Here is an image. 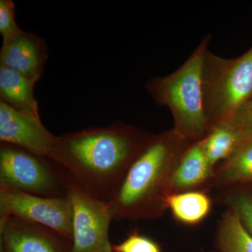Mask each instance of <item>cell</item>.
I'll list each match as a JSON object with an SVG mask.
<instances>
[{"label":"cell","mask_w":252,"mask_h":252,"mask_svg":"<svg viewBox=\"0 0 252 252\" xmlns=\"http://www.w3.org/2000/svg\"><path fill=\"white\" fill-rule=\"evenodd\" d=\"M152 135L116 122L58 137L47 159L87 193L109 202Z\"/></svg>","instance_id":"cell-1"},{"label":"cell","mask_w":252,"mask_h":252,"mask_svg":"<svg viewBox=\"0 0 252 252\" xmlns=\"http://www.w3.org/2000/svg\"><path fill=\"white\" fill-rule=\"evenodd\" d=\"M193 142L173 130L152 135L129 167L110 200L116 220H156L167 211L172 181L182 155Z\"/></svg>","instance_id":"cell-2"},{"label":"cell","mask_w":252,"mask_h":252,"mask_svg":"<svg viewBox=\"0 0 252 252\" xmlns=\"http://www.w3.org/2000/svg\"><path fill=\"white\" fill-rule=\"evenodd\" d=\"M251 137L230 122L212 126L207 135L201 140L204 152L212 168L232 155L244 142Z\"/></svg>","instance_id":"cell-13"},{"label":"cell","mask_w":252,"mask_h":252,"mask_svg":"<svg viewBox=\"0 0 252 252\" xmlns=\"http://www.w3.org/2000/svg\"><path fill=\"white\" fill-rule=\"evenodd\" d=\"M112 248L114 252H162L158 244L137 231L131 233L122 243L113 245Z\"/></svg>","instance_id":"cell-18"},{"label":"cell","mask_w":252,"mask_h":252,"mask_svg":"<svg viewBox=\"0 0 252 252\" xmlns=\"http://www.w3.org/2000/svg\"><path fill=\"white\" fill-rule=\"evenodd\" d=\"M36 83L14 69L0 66V101L16 110L39 117L34 95Z\"/></svg>","instance_id":"cell-12"},{"label":"cell","mask_w":252,"mask_h":252,"mask_svg":"<svg viewBox=\"0 0 252 252\" xmlns=\"http://www.w3.org/2000/svg\"><path fill=\"white\" fill-rule=\"evenodd\" d=\"M48 59L47 44L34 33L21 30L3 39L0 51V66L14 69L37 82Z\"/></svg>","instance_id":"cell-10"},{"label":"cell","mask_w":252,"mask_h":252,"mask_svg":"<svg viewBox=\"0 0 252 252\" xmlns=\"http://www.w3.org/2000/svg\"><path fill=\"white\" fill-rule=\"evenodd\" d=\"M67 195L74 211L69 252H114L109 241V226L114 220L109 202L94 198L69 179Z\"/></svg>","instance_id":"cell-6"},{"label":"cell","mask_w":252,"mask_h":252,"mask_svg":"<svg viewBox=\"0 0 252 252\" xmlns=\"http://www.w3.org/2000/svg\"><path fill=\"white\" fill-rule=\"evenodd\" d=\"M167 209L174 217L187 225H195L205 220L212 209V200L203 190L174 193L167 200Z\"/></svg>","instance_id":"cell-15"},{"label":"cell","mask_w":252,"mask_h":252,"mask_svg":"<svg viewBox=\"0 0 252 252\" xmlns=\"http://www.w3.org/2000/svg\"><path fill=\"white\" fill-rule=\"evenodd\" d=\"M216 240L220 252H252V235L229 209L219 221Z\"/></svg>","instance_id":"cell-16"},{"label":"cell","mask_w":252,"mask_h":252,"mask_svg":"<svg viewBox=\"0 0 252 252\" xmlns=\"http://www.w3.org/2000/svg\"><path fill=\"white\" fill-rule=\"evenodd\" d=\"M13 216L34 222L72 240L74 211L66 197H44L0 189V217Z\"/></svg>","instance_id":"cell-7"},{"label":"cell","mask_w":252,"mask_h":252,"mask_svg":"<svg viewBox=\"0 0 252 252\" xmlns=\"http://www.w3.org/2000/svg\"><path fill=\"white\" fill-rule=\"evenodd\" d=\"M215 170L207 160L201 140L192 142L176 168L172 194L198 190L213 181Z\"/></svg>","instance_id":"cell-11"},{"label":"cell","mask_w":252,"mask_h":252,"mask_svg":"<svg viewBox=\"0 0 252 252\" xmlns=\"http://www.w3.org/2000/svg\"><path fill=\"white\" fill-rule=\"evenodd\" d=\"M204 108L210 126L228 122L252 97V46L235 59L207 50L203 70Z\"/></svg>","instance_id":"cell-4"},{"label":"cell","mask_w":252,"mask_h":252,"mask_svg":"<svg viewBox=\"0 0 252 252\" xmlns=\"http://www.w3.org/2000/svg\"><path fill=\"white\" fill-rule=\"evenodd\" d=\"M58 137L43 125L40 117L16 110L0 101V140L47 158Z\"/></svg>","instance_id":"cell-8"},{"label":"cell","mask_w":252,"mask_h":252,"mask_svg":"<svg viewBox=\"0 0 252 252\" xmlns=\"http://www.w3.org/2000/svg\"><path fill=\"white\" fill-rule=\"evenodd\" d=\"M47 158L17 146L0 144V189L20 190L44 197H66L68 179Z\"/></svg>","instance_id":"cell-5"},{"label":"cell","mask_w":252,"mask_h":252,"mask_svg":"<svg viewBox=\"0 0 252 252\" xmlns=\"http://www.w3.org/2000/svg\"><path fill=\"white\" fill-rule=\"evenodd\" d=\"M228 209L236 214L245 229L252 235V190L241 185L230 187L223 195Z\"/></svg>","instance_id":"cell-17"},{"label":"cell","mask_w":252,"mask_h":252,"mask_svg":"<svg viewBox=\"0 0 252 252\" xmlns=\"http://www.w3.org/2000/svg\"><path fill=\"white\" fill-rule=\"evenodd\" d=\"M210 36L170 75L154 77L146 88L156 103L165 106L174 120L172 130L190 142L203 140L211 128L204 108L203 70Z\"/></svg>","instance_id":"cell-3"},{"label":"cell","mask_w":252,"mask_h":252,"mask_svg":"<svg viewBox=\"0 0 252 252\" xmlns=\"http://www.w3.org/2000/svg\"><path fill=\"white\" fill-rule=\"evenodd\" d=\"M16 7L11 0L0 1V33L3 39L17 34L21 31L15 18Z\"/></svg>","instance_id":"cell-19"},{"label":"cell","mask_w":252,"mask_h":252,"mask_svg":"<svg viewBox=\"0 0 252 252\" xmlns=\"http://www.w3.org/2000/svg\"><path fill=\"white\" fill-rule=\"evenodd\" d=\"M63 239L67 238L44 225L0 217V252H65Z\"/></svg>","instance_id":"cell-9"},{"label":"cell","mask_w":252,"mask_h":252,"mask_svg":"<svg viewBox=\"0 0 252 252\" xmlns=\"http://www.w3.org/2000/svg\"><path fill=\"white\" fill-rule=\"evenodd\" d=\"M228 122L252 138V97L238 109Z\"/></svg>","instance_id":"cell-20"},{"label":"cell","mask_w":252,"mask_h":252,"mask_svg":"<svg viewBox=\"0 0 252 252\" xmlns=\"http://www.w3.org/2000/svg\"><path fill=\"white\" fill-rule=\"evenodd\" d=\"M212 183L225 187L252 183V138L223 160L215 170Z\"/></svg>","instance_id":"cell-14"}]
</instances>
